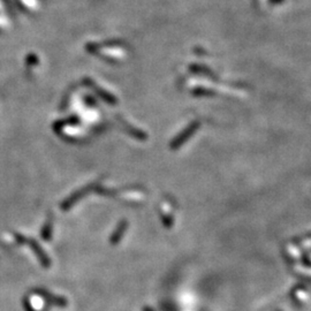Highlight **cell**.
I'll list each match as a JSON object with an SVG mask.
<instances>
[{"mask_svg": "<svg viewBox=\"0 0 311 311\" xmlns=\"http://www.w3.org/2000/svg\"><path fill=\"white\" fill-rule=\"evenodd\" d=\"M15 237H16V240H18V242H20V243H27L29 247L32 249V251H34L36 256H37L38 261L41 262L44 267L48 268L51 266V260L48 258V255L45 254V251L42 249L41 245L37 243V241L34 240V239L25 238L24 237V235H20V234H16Z\"/></svg>", "mask_w": 311, "mask_h": 311, "instance_id": "6da1fadb", "label": "cell"}, {"mask_svg": "<svg viewBox=\"0 0 311 311\" xmlns=\"http://www.w3.org/2000/svg\"><path fill=\"white\" fill-rule=\"evenodd\" d=\"M126 230H127V222H126V221L120 222V225L118 226L116 232H114V233L112 234V237H111V239H110L111 243H112V244L119 243L121 239H122V237H123V234H124V232H126Z\"/></svg>", "mask_w": 311, "mask_h": 311, "instance_id": "7a4b0ae2", "label": "cell"}, {"mask_svg": "<svg viewBox=\"0 0 311 311\" xmlns=\"http://www.w3.org/2000/svg\"><path fill=\"white\" fill-rule=\"evenodd\" d=\"M51 232H52V225L51 222H48V224L45 225L44 230L43 232H42V237H43L44 240H50L51 239Z\"/></svg>", "mask_w": 311, "mask_h": 311, "instance_id": "3957f363", "label": "cell"}]
</instances>
